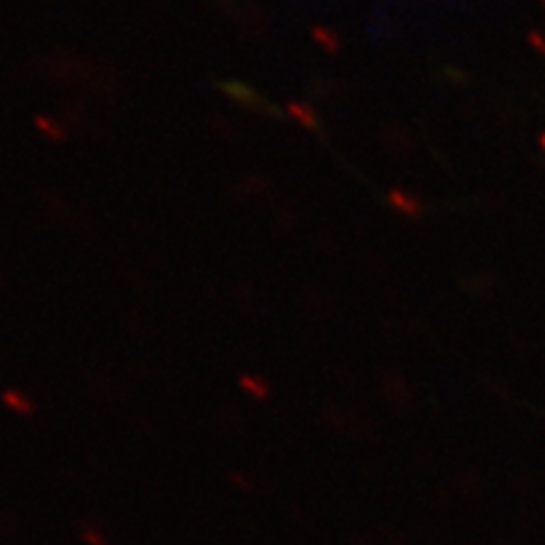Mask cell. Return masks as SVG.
<instances>
[{"label": "cell", "mask_w": 545, "mask_h": 545, "mask_svg": "<svg viewBox=\"0 0 545 545\" xmlns=\"http://www.w3.org/2000/svg\"><path fill=\"white\" fill-rule=\"evenodd\" d=\"M225 89V93L227 96H232L234 100H239L243 105H248V102H257V96L255 91H250V89H246L243 84H223Z\"/></svg>", "instance_id": "1"}]
</instances>
